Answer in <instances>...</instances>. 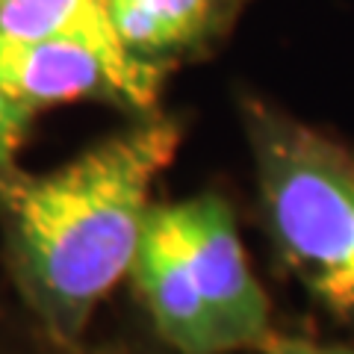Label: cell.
<instances>
[{
    "label": "cell",
    "mask_w": 354,
    "mask_h": 354,
    "mask_svg": "<svg viewBox=\"0 0 354 354\" xmlns=\"http://www.w3.org/2000/svg\"><path fill=\"white\" fill-rule=\"evenodd\" d=\"M32 109L12 101L9 95L0 92V180L12 174L15 153L21 148V142L27 136V127L32 121Z\"/></svg>",
    "instance_id": "obj_8"
},
{
    "label": "cell",
    "mask_w": 354,
    "mask_h": 354,
    "mask_svg": "<svg viewBox=\"0 0 354 354\" xmlns=\"http://www.w3.org/2000/svg\"><path fill=\"white\" fill-rule=\"evenodd\" d=\"M0 30L92 50L113 74L121 104L145 109L153 101L157 65L127 53L109 15V0H0Z\"/></svg>",
    "instance_id": "obj_4"
},
{
    "label": "cell",
    "mask_w": 354,
    "mask_h": 354,
    "mask_svg": "<svg viewBox=\"0 0 354 354\" xmlns=\"http://www.w3.org/2000/svg\"><path fill=\"white\" fill-rule=\"evenodd\" d=\"M130 278L160 337L180 354H221L213 319L162 207H151Z\"/></svg>",
    "instance_id": "obj_5"
},
{
    "label": "cell",
    "mask_w": 354,
    "mask_h": 354,
    "mask_svg": "<svg viewBox=\"0 0 354 354\" xmlns=\"http://www.w3.org/2000/svg\"><path fill=\"white\" fill-rule=\"evenodd\" d=\"M0 92L30 106L68 104L80 97L121 101L109 68L92 50L65 41L24 39L0 30Z\"/></svg>",
    "instance_id": "obj_6"
},
{
    "label": "cell",
    "mask_w": 354,
    "mask_h": 354,
    "mask_svg": "<svg viewBox=\"0 0 354 354\" xmlns=\"http://www.w3.org/2000/svg\"><path fill=\"white\" fill-rule=\"evenodd\" d=\"M272 239L298 283L354 328V153L266 106L248 113Z\"/></svg>",
    "instance_id": "obj_2"
},
{
    "label": "cell",
    "mask_w": 354,
    "mask_h": 354,
    "mask_svg": "<svg viewBox=\"0 0 354 354\" xmlns=\"http://www.w3.org/2000/svg\"><path fill=\"white\" fill-rule=\"evenodd\" d=\"M162 209L213 319L221 354L263 348L272 337L269 298L251 274L230 207L218 195H198Z\"/></svg>",
    "instance_id": "obj_3"
},
{
    "label": "cell",
    "mask_w": 354,
    "mask_h": 354,
    "mask_svg": "<svg viewBox=\"0 0 354 354\" xmlns=\"http://www.w3.org/2000/svg\"><path fill=\"white\" fill-rule=\"evenodd\" d=\"M260 351L263 354H354V348L348 346L313 342V339H298V337H278V334H272Z\"/></svg>",
    "instance_id": "obj_9"
},
{
    "label": "cell",
    "mask_w": 354,
    "mask_h": 354,
    "mask_svg": "<svg viewBox=\"0 0 354 354\" xmlns=\"http://www.w3.org/2000/svg\"><path fill=\"white\" fill-rule=\"evenodd\" d=\"M218 0H109V15L130 57L153 65L160 53L192 44Z\"/></svg>",
    "instance_id": "obj_7"
},
{
    "label": "cell",
    "mask_w": 354,
    "mask_h": 354,
    "mask_svg": "<svg viewBox=\"0 0 354 354\" xmlns=\"http://www.w3.org/2000/svg\"><path fill=\"white\" fill-rule=\"evenodd\" d=\"M180 133L148 121L48 174L0 180L9 269L21 298L59 346H74L109 290L130 274L148 195Z\"/></svg>",
    "instance_id": "obj_1"
}]
</instances>
